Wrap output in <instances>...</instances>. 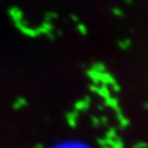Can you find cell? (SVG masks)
Masks as SVG:
<instances>
[{
  "label": "cell",
  "mask_w": 148,
  "mask_h": 148,
  "mask_svg": "<svg viewBox=\"0 0 148 148\" xmlns=\"http://www.w3.org/2000/svg\"><path fill=\"white\" fill-rule=\"evenodd\" d=\"M14 27H16L22 34L25 35V36L30 37V38H35V37L39 36L38 33H37L36 28H31L30 26L28 25V23L25 20H23V21H21V22H16V23H14Z\"/></svg>",
  "instance_id": "cell-1"
},
{
  "label": "cell",
  "mask_w": 148,
  "mask_h": 148,
  "mask_svg": "<svg viewBox=\"0 0 148 148\" xmlns=\"http://www.w3.org/2000/svg\"><path fill=\"white\" fill-rule=\"evenodd\" d=\"M8 16L12 20L14 23L21 22L24 20V12L20 7L18 6H12L8 9Z\"/></svg>",
  "instance_id": "cell-2"
},
{
  "label": "cell",
  "mask_w": 148,
  "mask_h": 148,
  "mask_svg": "<svg viewBox=\"0 0 148 148\" xmlns=\"http://www.w3.org/2000/svg\"><path fill=\"white\" fill-rule=\"evenodd\" d=\"M53 25H51V23L43 21L38 27L36 28V30H37L38 35H41V34L49 35V33H53Z\"/></svg>",
  "instance_id": "cell-3"
},
{
  "label": "cell",
  "mask_w": 148,
  "mask_h": 148,
  "mask_svg": "<svg viewBox=\"0 0 148 148\" xmlns=\"http://www.w3.org/2000/svg\"><path fill=\"white\" fill-rule=\"evenodd\" d=\"M57 18V14H56L55 12H46L45 16H44V21H45V22H49V23H51L53 18Z\"/></svg>",
  "instance_id": "cell-4"
}]
</instances>
